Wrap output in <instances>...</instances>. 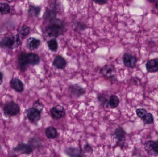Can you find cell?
<instances>
[{"label": "cell", "instance_id": "16", "mask_svg": "<svg viewBox=\"0 0 158 157\" xmlns=\"http://www.w3.org/2000/svg\"><path fill=\"white\" fill-rule=\"evenodd\" d=\"M65 153L70 157L83 156L81 155V149L75 147H69L66 148L64 150Z\"/></svg>", "mask_w": 158, "mask_h": 157}, {"label": "cell", "instance_id": "7", "mask_svg": "<svg viewBox=\"0 0 158 157\" xmlns=\"http://www.w3.org/2000/svg\"><path fill=\"white\" fill-rule=\"evenodd\" d=\"M51 116L55 120H59L65 117L66 111L64 108L61 105H56L50 110Z\"/></svg>", "mask_w": 158, "mask_h": 157}, {"label": "cell", "instance_id": "29", "mask_svg": "<svg viewBox=\"0 0 158 157\" xmlns=\"http://www.w3.org/2000/svg\"><path fill=\"white\" fill-rule=\"evenodd\" d=\"M84 149L85 150V152H87V153H93V148H92V147H91V146L90 145H85L84 147Z\"/></svg>", "mask_w": 158, "mask_h": 157}, {"label": "cell", "instance_id": "27", "mask_svg": "<svg viewBox=\"0 0 158 157\" xmlns=\"http://www.w3.org/2000/svg\"><path fill=\"white\" fill-rule=\"evenodd\" d=\"M136 114L137 116L142 120L143 118V117L146 115L147 113H148L147 112V111L146 110L144 109L143 108H139L137 109L136 111Z\"/></svg>", "mask_w": 158, "mask_h": 157}, {"label": "cell", "instance_id": "10", "mask_svg": "<svg viewBox=\"0 0 158 157\" xmlns=\"http://www.w3.org/2000/svg\"><path fill=\"white\" fill-rule=\"evenodd\" d=\"M123 62L124 65L128 68H133L137 64V60L134 56L129 53H125L123 56Z\"/></svg>", "mask_w": 158, "mask_h": 157}, {"label": "cell", "instance_id": "15", "mask_svg": "<svg viewBox=\"0 0 158 157\" xmlns=\"http://www.w3.org/2000/svg\"><path fill=\"white\" fill-rule=\"evenodd\" d=\"M147 70L149 73H155L158 71V59L149 60L146 64Z\"/></svg>", "mask_w": 158, "mask_h": 157}, {"label": "cell", "instance_id": "21", "mask_svg": "<svg viewBox=\"0 0 158 157\" xmlns=\"http://www.w3.org/2000/svg\"><path fill=\"white\" fill-rule=\"evenodd\" d=\"M48 46L49 49L52 52H56L58 49V45L57 41L55 39L50 40L48 41Z\"/></svg>", "mask_w": 158, "mask_h": 157}, {"label": "cell", "instance_id": "31", "mask_svg": "<svg viewBox=\"0 0 158 157\" xmlns=\"http://www.w3.org/2000/svg\"><path fill=\"white\" fill-rule=\"evenodd\" d=\"M3 74L2 72H0V85L3 83Z\"/></svg>", "mask_w": 158, "mask_h": 157}, {"label": "cell", "instance_id": "24", "mask_svg": "<svg viewBox=\"0 0 158 157\" xmlns=\"http://www.w3.org/2000/svg\"><path fill=\"white\" fill-rule=\"evenodd\" d=\"M143 122L146 124H151L154 122V119L153 115L150 113H147L146 115L142 119Z\"/></svg>", "mask_w": 158, "mask_h": 157}, {"label": "cell", "instance_id": "12", "mask_svg": "<svg viewBox=\"0 0 158 157\" xmlns=\"http://www.w3.org/2000/svg\"><path fill=\"white\" fill-rule=\"evenodd\" d=\"M67 65V62L65 59L60 55H57L53 61V65L58 69H64Z\"/></svg>", "mask_w": 158, "mask_h": 157}, {"label": "cell", "instance_id": "4", "mask_svg": "<svg viewBox=\"0 0 158 157\" xmlns=\"http://www.w3.org/2000/svg\"><path fill=\"white\" fill-rule=\"evenodd\" d=\"M20 112L19 105L15 102L11 101L7 102L4 106L3 112L6 117H12L16 116Z\"/></svg>", "mask_w": 158, "mask_h": 157}, {"label": "cell", "instance_id": "22", "mask_svg": "<svg viewBox=\"0 0 158 157\" xmlns=\"http://www.w3.org/2000/svg\"><path fill=\"white\" fill-rule=\"evenodd\" d=\"M10 11V6L6 3H0V14L2 15L9 14Z\"/></svg>", "mask_w": 158, "mask_h": 157}, {"label": "cell", "instance_id": "11", "mask_svg": "<svg viewBox=\"0 0 158 157\" xmlns=\"http://www.w3.org/2000/svg\"><path fill=\"white\" fill-rule=\"evenodd\" d=\"M115 69L113 65H106L100 69V73L102 75L108 77H112L115 73Z\"/></svg>", "mask_w": 158, "mask_h": 157}, {"label": "cell", "instance_id": "13", "mask_svg": "<svg viewBox=\"0 0 158 157\" xmlns=\"http://www.w3.org/2000/svg\"><path fill=\"white\" fill-rule=\"evenodd\" d=\"M10 84L12 88L17 92H21L24 90V84L19 78H13L10 81Z\"/></svg>", "mask_w": 158, "mask_h": 157}, {"label": "cell", "instance_id": "32", "mask_svg": "<svg viewBox=\"0 0 158 157\" xmlns=\"http://www.w3.org/2000/svg\"><path fill=\"white\" fill-rule=\"evenodd\" d=\"M6 1L9 2H15L17 0H6Z\"/></svg>", "mask_w": 158, "mask_h": 157}, {"label": "cell", "instance_id": "18", "mask_svg": "<svg viewBox=\"0 0 158 157\" xmlns=\"http://www.w3.org/2000/svg\"><path fill=\"white\" fill-rule=\"evenodd\" d=\"M120 103V100L116 95H111L108 101V107L110 108L114 109L117 108Z\"/></svg>", "mask_w": 158, "mask_h": 157}, {"label": "cell", "instance_id": "23", "mask_svg": "<svg viewBox=\"0 0 158 157\" xmlns=\"http://www.w3.org/2000/svg\"><path fill=\"white\" fill-rule=\"evenodd\" d=\"M40 7L34 6H30L28 12L31 15L33 16H38L40 12Z\"/></svg>", "mask_w": 158, "mask_h": 157}, {"label": "cell", "instance_id": "30", "mask_svg": "<svg viewBox=\"0 0 158 157\" xmlns=\"http://www.w3.org/2000/svg\"><path fill=\"white\" fill-rule=\"evenodd\" d=\"M94 2L99 5H104L106 3L107 0H94Z\"/></svg>", "mask_w": 158, "mask_h": 157}, {"label": "cell", "instance_id": "34", "mask_svg": "<svg viewBox=\"0 0 158 157\" xmlns=\"http://www.w3.org/2000/svg\"><path fill=\"white\" fill-rule=\"evenodd\" d=\"M149 2H155V0H148Z\"/></svg>", "mask_w": 158, "mask_h": 157}, {"label": "cell", "instance_id": "2", "mask_svg": "<svg viewBox=\"0 0 158 157\" xmlns=\"http://www.w3.org/2000/svg\"><path fill=\"white\" fill-rule=\"evenodd\" d=\"M52 22L47 26L45 31L50 37H57L63 34L64 32V23L59 19H54Z\"/></svg>", "mask_w": 158, "mask_h": 157}, {"label": "cell", "instance_id": "17", "mask_svg": "<svg viewBox=\"0 0 158 157\" xmlns=\"http://www.w3.org/2000/svg\"><path fill=\"white\" fill-rule=\"evenodd\" d=\"M45 134L49 139H53L58 135L57 130L53 126H49L45 130Z\"/></svg>", "mask_w": 158, "mask_h": 157}, {"label": "cell", "instance_id": "8", "mask_svg": "<svg viewBox=\"0 0 158 157\" xmlns=\"http://www.w3.org/2000/svg\"><path fill=\"white\" fill-rule=\"evenodd\" d=\"M144 147L147 152L151 155H158V141H148L145 143Z\"/></svg>", "mask_w": 158, "mask_h": 157}, {"label": "cell", "instance_id": "1", "mask_svg": "<svg viewBox=\"0 0 158 157\" xmlns=\"http://www.w3.org/2000/svg\"><path fill=\"white\" fill-rule=\"evenodd\" d=\"M18 63L19 68L22 71L27 70L29 65L32 66L37 65L40 63V57L38 54L32 53L21 52L18 56Z\"/></svg>", "mask_w": 158, "mask_h": 157}, {"label": "cell", "instance_id": "25", "mask_svg": "<svg viewBox=\"0 0 158 157\" xmlns=\"http://www.w3.org/2000/svg\"><path fill=\"white\" fill-rule=\"evenodd\" d=\"M44 17L45 19L52 20L55 18L56 14L54 11L49 10V11H46L45 12Z\"/></svg>", "mask_w": 158, "mask_h": 157}, {"label": "cell", "instance_id": "3", "mask_svg": "<svg viewBox=\"0 0 158 157\" xmlns=\"http://www.w3.org/2000/svg\"><path fill=\"white\" fill-rule=\"evenodd\" d=\"M21 44L20 37L18 34H14L9 37H5L0 41V47L13 49L18 47Z\"/></svg>", "mask_w": 158, "mask_h": 157}, {"label": "cell", "instance_id": "26", "mask_svg": "<svg viewBox=\"0 0 158 157\" xmlns=\"http://www.w3.org/2000/svg\"><path fill=\"white\" fill-rule=\"evenodd\" d=\"M98 100L102 105H105L106 104H107L109 100H108L106 97V95L105 94H101V95H98Z\"/></svg>", "mask_w": 158, "mask_h": 157}, {"label": "cell", "instance_id": "33", "mask_svg": "<svg viewBox=\"0 0 158 157\" xmlns=\"http://www.w3.org/2000/svg\"><path fill=\"white\" fill-rule=\"evenodd\" d=\"M156 9L158 10V1L156 2Z\"/></svg>", "mask_w": 158, "mask_h": 157}, {"label": "cell", "instance_id": "20", "mask_svg": "<svg viewBox=\"0 0 158 157\" xmlns=\"http://www.w3.org/2000/svg\"><path fill=\"white\" fill-rule=\"evenodd\" d=\"M116 138L118 139L119 143L123 141L125 137L126 133L122 127H119L115 130L114 133Z\"/></svg>", "mask_w": 158, "mask_h": 157}, {"label": "cell", "instance_id": "28", "mask_svg": "<svg viewBox=\"0 0 158 157\" xmlns=\"http://www.w3.org/2000/svg\"><path fill=\"white\" fill-rule=\"evenodd\" d=\"M33 107L38 109L40 111H42L44 108V105L40 100H36L33 104Z\"/></svg>", "mask_w": 158, "mask_h": 157}, {"label": "cell", "instance_id": "5", "mask_svg": "<svg viewBox=\"0 0 158 157\" xmlns=\"http://www.w3.org/2000/svg\"><path fill=\"white\" fill-rule=\"evenodd\" d=\"M41 112L38 109L32 107L27 111V117L31 123L36 124L41 118Z\"/></svg>", "mask_w": 158, "mask_h": 157}, {"label": "cell", "instance_id": "9", "mask_svg": "<svg viewBox=\"0 0 158 157\" xmlns=\"http://www.w3.org/2000/svg\"><path fill=\"white\" fill-rule=\"evenodd\" d=\"M13 150L17 153L26 155H30L33 151L32 147L30 145L24 143L19 144L14 148Z\"/></svg>", "mask_w": 158, "mask_h": 157}, {"label": "cell", "instance_id": "6", "mask_svg": "<svg viewBox=\"0 0 158 157\" xmlns=\"http://www.w3.org/2000/svg\"><path fill=\"white\" fill-rule=\"evenodd\" d=\"M68 91L71 96L75 98H79L85 93V89L78 84L69 86L68 87Z\"/></svg>", "mask_w": 158, "mask_h": 157}, {"label": "cell", "instance_id": "19", "mask_svg": "<svg viewBox=\"0 0 158 157\" xmlns=\"http://www.w3.org/2000/svg\"><path fill=\"white\" fill-rule=\"evenodd\" d=\"M19 36L22 38H25L27 37L30 33V28L26 25H23L18 29Z\"/></svg>", "mask_w": 158, "mask_h": 157}, {"label": "cell", "instance_id": "14", "mask_svg": "<svg viewBox=\"0 0 158 157\" xmlns=\"http://www.w3.org/2000/svg\"><path fill=\"white\" fill-rule=\"evenodd\" d=\"M40 40L32 37L29 38L26 42V46L27 48L30 50H33L38 49L40 46Z\"/></svg>", "mask_w": 158, "mask_h": 157}]
</instances>
